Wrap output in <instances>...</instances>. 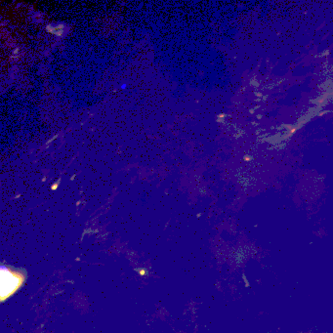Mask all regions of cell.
I'll return each instance as SVG.
<instances>
[{
    "instance_id": "obj_1",
    "label": "cell",
    "mask_w": 333,
    "mask_h": 333,
    "mask_svg": "<svg viewBox=\"0 0 333 333\" xmlns=\"http://www.w3.org/2000/svg\"><path fill=\"white\" fill-rule=\"evenodd\" d=\"M25 280L24 274L22 272L13 271L12 269L2 267L1 268V300L4 301L6 298L11 296L17 292Z\"/></svg>"
}]
</instances>
